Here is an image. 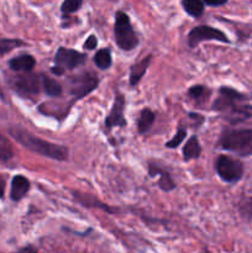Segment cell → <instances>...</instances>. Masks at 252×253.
Instances as JSON below:
<instances>
[{
	"label": "cell",
	"instance_id": "cell-1",
	"mask_svg": "<svg viewBox=\"0 0 252 253\" xmlns=\"http://www.w3.org/2000/svg\"><path fill=\"white\" fill-rule=\"evenodd\" d=\"M214 110L225 114L231 124H239L252 118V95L240 93L231 86H221Z\"/></svg>",
	"mask_w": 252,
	"mask_h": 253
},
{
	"label": "cell",
	"instance_id": "cell-2",
	"mask_svg": "<svg viewBox=\"0 0 252 253\" xmlns=\"http://www.w3.org/2000/svg\"><path fill=\"white\" fill-rule=\"evenodd\" d=\"M9 132L15 141H17L20 145L31 152L54 161H66L68 158V150L64 146L56 145V143L36 137L34 133L20 126H12Z\"/></svg>",
	"mask_w": 252,
	"mask_h": 253
},
{
	"label": "cell",
	"instance_id": "cell-3",
	"mask_svg": "<svg viewBox=\"0 0 252 253\" xmlns=\"http://www.w3.org/2000/svg\"><path fill=\"white\" fill-rule=\"evenodd\" d=\"M219 146L241 157L252 156V128H232L221 135Z\"/></svg>",
	"mask_w": 252,
	"mask_h": 253
},
{
	"label": "cell",
	"instance_id": "cell-4",
	"mask_svg": "<svg viewBox=\"0 0 252 253\" xmlns=\"http://www.w3.org/2000/svg\"><path fill=\"white\" fill-rule=\"evenodd\" d=\"M114 35H115L116 44L123 51H132L138 44L137 34L131 25L128 15L124 11L116 12Z\"/></svg>",
	"mask_w": 252,
	"mask_h": 253
},
{
	"label": "cell",
	"instance_id": "cell-5",
	"mask_svg": "<svg viewBox=\"0 0 252 253\" xmlns=\"http://www.w3.org/2000/svg\"><path fill=\"white\" fill-rule=\"evenodd\" d=\"M86 56L76 49L59 47L54 56V64L52 67V73L56 76H63L66 71H72L77 67L82 66L85 62Z\"/></svg>",
	"mask_w": 252,
	"mask_h": 253
},
{
	"label": "cell",
	"instance_id": "cell-6",
	"mask_svg": "<svg viewBox=\"0 0 252 253\" xmlns=\"http://www.w3.org/2000/svg\"><path fill=\"white\" fill-rule=\"evenodd\" d=\"M215 169H216L217 175L224 182L230 183V184L240 182L244 177L245 172L244 163L241 161L235 160V158L225 155L217 157L216 163H215Z\"/></svg>",
	"mask_w": 252,
	"mask_h": 253
},
{
	"label": "cell",
	"instance_id": "cell-7",
	"mask_svg": "<svg viewBox=\"0 0 252 253\" xmlns=\"http://www.w3.org/2000/svg\"><path fill=\"white\" fill-rule=\"evenodd\" d=\"M99 85V79L93 73H82L72 76L68 79V93L74 98L82 99L95 90Z\"/></svg>",
	"mask_w": 252,
	"mask_h": 253
},
{
	"label": "cell",
	"instance_id": "cell-8",
	"mask_svg": "<svg viewBox=\"0 0 252 253\" xmlns=\"http://www.w3.org/2000/svg\"><path fill=\"white\" fill-rule=\"evenodd\" d=\"M40 86H42L41 78L30 72H24V74H19L11 79V88L24 98L37 95L40 93Z\"/></svg>",
	"mask_w": 252,
	"mask_h": 253
},
{
	"label": "cell",
	"instance_id": "cell-9",
	"mask_svg": "<svg viewBox=\"0 0 252 253\" xmlns=\"http://www.w3.org/2000/svg\"><path fill=\"white\" fill-rule=\"evenodd\" d=\"M202 41H219L224 43H230V40L226 35L215 27L208 26V25H200L194 27L188 35V43L192 48L200 43Z\"/></svg>",
	"mask_w": 252,
	"mask_h": 253
},
{
	"label": "cell",
	"instance_id": "cell-10",
	"mask_svg": "<svg viewBox=\"0 0 252 253\" xmlns=\"http://www.w3.org/2000/svg\"><path fill=\"white\" fill-rule=\"evenodd\" d=\"M124 110H125V98L123 94L116 93L115 99H114L113 108L109 113L108 118L105 119V127L106 130L110 131L114 127H124L127 125L125 116H124Z\"/></svg>",
	"mask_w": 252,
	"mask_h": 253
},
{
	"label": "cell",
	"instance_id": "cell-11",
	"mask_svg": "<svg viewBox=\"0 0 252 253\" xmlns=\"http://www.w3.org/2000/svg\"><path fill=\"white\" fill-rule=\"evenodd\" d=\"M148 174H150L151 177H156V175L160 177V179H158V187H160L163 192H170V190H173L175 188V183L173 182L169 173H168L167 170L160 168L158 166H148Z\"/></svg>",
	"mask_w": 252,
	"mask_h": 253
},
{
	"label": "cell",
	"instance_id": "cell-12",
	"mask_svg": "<svg viewBox=\"0 0 252 253\" xmlns=\"http://www.w3.org/2000/svg\"><path fill=\"white\" fill-rule=\"evenodd\" d=\"M30 190V182L26 177L21 174H17L12 178L11 182V190H10V198L14 202L21 200L27 192Z\"/></svg>",
	"mask_w": 252,
	"mask_h": 253
},
{
	"label": "cell",
	"instance_id": "cell-13",
	"mask_svg": "<svg viewBox=\"0 0 252 253\" xmlns=\"http://www.w3.org/2000/svg\"><path fill=\"white\" fill-rule=\"evenodd\" d=\"M36 66V59L31 54H21L9 61V67L16 72H31Z\"/></svg>",
	"mask_w": 252,
	"mask_h": 253
},
{
	"label": "cell",
	"instance_id": "cell-14",
	"mask_svg": "<svg viewBox=\"0 0 252 253\" xmlns=\"http://www.w3.org/2000/svg\"><path fill=\"white\" fill-rule=\"evenodd\" d=\"M151 59L152 56H147L146 58H143L142 61H140L138 63L133 64L130 69V84L132 86H135L138 82L142 79V77L145 76L146 71L148 69V66L151 63Z\"/></svg>",
	"mask_w": 252,
	"mask_h": 253
},
{
	"label": "cell",
	"instance_id": "cell-15",
	"mask_svg": "<svg viewBox=\"0 0 252 253\" xmlns=\"http://www.w3.org/2000/svg\"><path fill=\"white\" fill-rule=\"evenodd\" d=\"M200 153H202V147H200L199 140H198L195 135L190 136V138L187 141L184 147H183V160L185 162L197 160V158H199Z\"/></svg>",
	"mask_w": 252,
	"mask_h": 253
},
{
	"label": "cell",
	"instance_id": "cell-16",
	"mask_svg": "<svg viewBox=\"0 0 252 253\" xmlns=\"http://www.w3.org/2000/svg\"><path fill=\"white\" fill-rule=\"evenodd\" d=\"M156 115L152 110L150 109H143L140 114V118L137 121V130L140 133H146L151 127H152L153 123H155Z\"/></svg>",
	"mask_w": 252,
	"mask_h": 253
},
{
	"label": "cell",
	"instance_id": "cell-17",
	"mask_svg": "<svg viewBox=\"0 0 252 253\" xmlns=\"http://www.w3.org/2000/svg\"><path fill=\"white\" fill-rule=\"evenodd\" d=\"M182 6L187 14L193 17L202 16L204 12V1L203 0H182Z\"/></svg>",
	"mask_w": 252,
	"mask_h": 253
},
{
	"label": "cell",
	"instance_id": "cell-18",
	"mask_svg": "<svg viewBox=\"0 0 252 253\" xmlns=\"http://www.w3.org/2000/svg\"><path fill=\"white\" fill-rule=\"evenodd\" d=\"M73 194H74V198H76V199L78 200L83 207H95V208H99V209H103L104 211H108V212L115 211V210L111 209L110 207L98 202V200L94 199V198H93V202H90V199H89V194H82L81 192H73Z\"/></svg>",
	"mask_w": 252,
	"mask_h": 253
},
{
	"label": "cell",
	"instance_id": "cell-19",
	"mask_svg": "<svg viewBox=\"0 0 252 253\" xmlns=\"http://www.w3.org/2000/svg\"><path fill=\"white\" fill-rule=\"evenodd\" d=\"M42 88H43L44 93L49 96H59L62 94V86L61 84L57 83L54 79L48 78V77H41Z\"/></svg>",
	"mask_w": 252,
	"mask_h": 253
},
{
	"label": "cell",
	"instance_id": "cell-20",
	"mask_svg": "<svg viewBox=\"0 0 252 253\" xmlns=\"http://www.w3.org/2000/svg\"><path fill=\"white\" fill-rule=\"evenodd\" d=\"M94 63H95L96 67L100 69L110 68L111 63H113L110 51L106 48L99 49V51L95 53V56H94Z\"/></svg>",
	"mask_w": 252,
	"mask_h": 253
},
{
	"label": "cell",
	"instance_id": "cell-21",
	"mask_svg": "<svg viewBox=\"0 0 252 253\" xmlns=\"http://www.w3.org/2000/svg\"><path fill=\"white\" fill-rule=\"evenodd\" d=\"M12 156H14L12 145L5 136L0 133V161L6 162V161L11 160Z\"/></svg>",
	"mask_w": 252,
	"mask_h": 253
},
{
	"label": "cell",
	"instance_id": "cell-22",
	"mask_svg": "<svg viewBox=\"0 0 252 253\" xmlns=\"http://www.w3.org/2000/svg\"><path fill=\"white\" fill-rule=\"evenodd\" d=\"M24 42L15 39H0V56L9 53L10 51L15 49L16 47L22 46Z\"/></svg>",
	"mask_w": 252,
	"mask_h": 253
},
{
	"label": "cell",
	"instance_id": "cell-23",
	"mask_svg": "<svg viewBox=\"0 0 252 253\" xmlns=\"http://www.w3.org/2000/svg\"><path fill=\"white\" fill-rule=\"evenodd\" d=\"M82 4H83V0H64L62 2L61 10L64 14H72V12L78 11Z\"/></svg>",
	"mask_w": 252,
	"mask_h": 253
},
{
	"label": "cell",
	"instance_id": "cell-24",
	"mask_svg": "<svg viewBox=\"0 0 252 253\" xmlns=\"http://www.w3.org/2000/svg\"><path fill=\"white\" fill-rule=\"evenodd\" d=\"M185 136H187V131L183 130V128H178V131L175 132L174 137H173L170 141H168L165 146L167 148H177L178 146H179L180 143L185 140Z\"/></svg>",
	"mask_w": 252,
	"mask_h": 253
},
{
	"label": "cell",
	"instance_id": "cell-25",
	"mask_svg": "<svg viewBox=\"0 0 252 253\" xmlns=\"http://www.w3.org/2000/svg\"><path fill=\"white\" fill-rule=\"evenodd\" d=\"M205 91H207V89H205V86L203 85H193L192 88L189 89V96L192 99H195V100H198V99L203 98L205 94Z\"/></svg>",
	"mask_w": 252,
	"mask_h": 253
},
{
	"label": "cell",
	"instance_id": "cell-26",
	"mask_svg": "<svg viewBox=\"0 0 252 253\" xmlns=\"http://www.w3.org/2000/svg\"><path fill=\"white\" fill-rule=\"evenodd\" d=\"M241 211L244 214V216H246L247 219H250L252 221V198L245 200L241 204Z\"/></svg>",
	"mask_w": 252,
	"mask_h": 253
},
{
	"label": "cell",
	"instance_id": "cell-27",
	"mask_svg": "<svg viewBox=\"0 0 252 253\" xmlns=\"http://www.w3.org/2000/svg\"><path fill=\"white\" fill-rule=\"evenodd\" d=\"M96 46H98V39H96L95 35H90V36L86 39V41L84 42L83 47L85 49H89V51H91V49H95Z\"/></svg>",
	"mask_w": 252,
	"mask_h": 253
},
{
	"label": "cell",
	"instance_id": "cell-28",
	"mask_svg": "<svg viewBox=\"0 0 252 253\" xmlns=\"http://www.w3.org/2000/svg\"><path fill=\"white\" fill-rule=\"evenodd\" d=\"M14 253H39V251H37V249L35 246L29 245V246H25V247H22V249L17 250V251Z\"/></svg>",
	"mask_w": 252,
	"mask_h": 253
},
{
	"label": "cell",
	"instance_id": "cell-29",
	"mask_svg": "<svg viewBox=\"0 0 252 253\" xmlns=\"http://www.w3.org/2000/svg\"><path fill=\"white\" fill-rule=\"evenodd\" d=\"M203 1L209 6H220V5L226 4L227 0H203Z\"/></svg>",
	"mask_w": 252,
	"mask_h": 253
},
{
	"label": "cell",
	"instance_id": "cell-30",
	"mask_svg": "<svg viewBox=\"0 0 252 253\" xmlns=\"http://www.w3.org/2000/svg\"><path fill=\"white\" fill-rule=\"evenodd\" d=\"M4 193H5V179L1 174H0V199L4 198Z\"/></svg>",
	"mask_w": 252,
	"mask_h": 253
}]
</instances>
